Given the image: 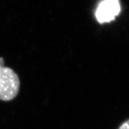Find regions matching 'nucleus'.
I'll use <instances>...</instances> for the list:
<instances>
[{
	"label": "nucleus",
	"mask_w": 129,
	"mask_h": 129,
	"mask_svg": "<svg viewBox=\"0 0 129 129\" xmlns=\"http://www.w3.org/2000/svg\"><path fill=\"white\" fill-rule=\"evenodd\" d=\"M20 79L17 74L7 67H0V100L11 101L18 95Z\"/></svg>",
	"instance_id": "obj_1"
},
{
	"label": "nucleus",
	"mask_w": 129,
	"mask_h": 129,
	"mask_svg": "<svg viewBox=\"0 0 129 129\" xmlns=\"http://www.w3.org/2000/svg\"><path fill=\"white\" fill-rule=\"evenodd\" d=\"M121 9L119 0H103L98 5L95 16L100 23H109L115 20Z\"/></svg>",
	"instance_id": "obj_2"
},
{
	"label": "nucleus",
	"mask_w": 129,
	"mask_h": 129,
	"mask_svg": "<svg viewBox=\"0 0 129 129\" xmlns=\"http://www.w3.org/2000/svg\"><path fill=\"white\" fill-rule=\"evenodd\" d=\"M118 129H129V119L123 122L118 128Z\"/></svg>",
	"instance_id": "obj_3"
},
{
	"label": "nucleus",
	"mask_w": 129,
	"mask_h": 129,
	"mask_svg": "<svg viewBox=\"0 0 129 129\" xmlns=\"http://www.w3.org/2000/svg\"><path fill=\"white\" fill-rule=\"evenodd\" d=\"M4 64H5L4 59H3V57H0V67H2V66L4 65Z\"/></svg>",
	"instance_id": "obj_4"
}]
</instances>
